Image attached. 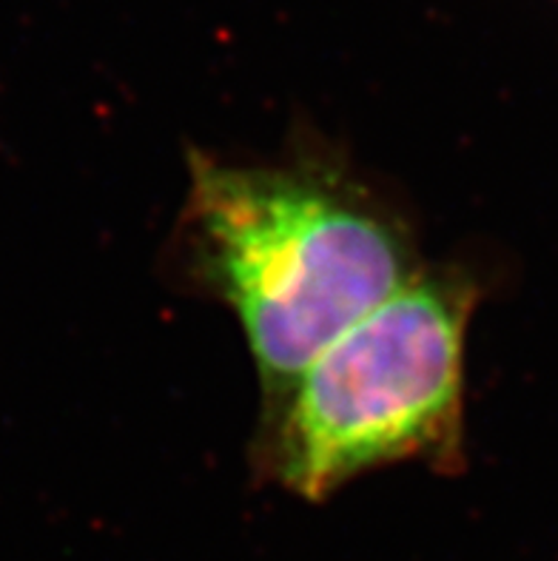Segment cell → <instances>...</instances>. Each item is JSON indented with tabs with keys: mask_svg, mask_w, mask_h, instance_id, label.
I'll return each mask as SVG.
<instances>
[{
	"mask_svg": "<svg viewBox=\"0 0 558 561\" xmlns=\"http://www.w3.org/2000/svg\"><path fill=\"white\" fill-rule=\"evenodd\" d=\"M174 249L189 285L240 322L262 405L422 271L399 211L311 151L242 163L191 149Z\"/></svg>",
	"mask_w": 558,
	"mask_h": 561,
	"instance_id": "obj_1",
	"label": "cell"
},
{
	"mask_svg": "<svg viewBox=\"0 0 558 561\" xmlns=\"http://www.w3.org/2000/svg\"><path fill=\"white\" fill-rule=\"evenodd\" d=\"M479 285L419 271L262 405V477L308 502L399 462L456 473L465 454V340Z\"/></svg>",
	"mask_w": 558,
	"mask_h": 561,
	"instance_id": "obj_2",
	"label": "cell"
}]
</instances>
